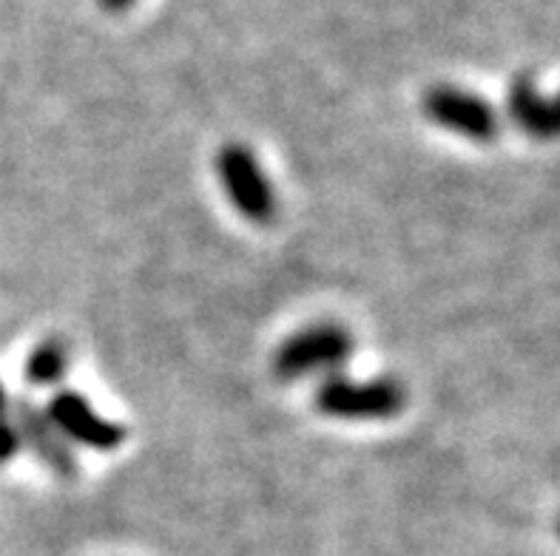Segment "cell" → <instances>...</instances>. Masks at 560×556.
<instances>
[{
    "label": "cell",
    "mask_w": 560,
    "mask_h": 556,
    "mask_svg": "<svg viewBox=\"0 0 560 556\" xmlns=\"http://www.w3.org/2000/svg\"><path fill=\"white\" fill-rule=\"evenodd\" d=\"M313 406L336 421H390L407 406V389L398 378L355 380L348 375H327L313 392Z\"/></svg>",
    "instance_id": "1"
},
{
    "label": "cell",
    "mask_w": 560,
    "mask_h": 556,
    "mask_svg": "<svg viewBox=\"0 0 560 556\" xmlns=\"http://www.w3.org/2000/svg\"><path fill=\"white\" fill-rule=\"evenodd\" d=\"M355 341L348 327L325 321V324H311L305 330L293 332L284 339L282 346L273 353V378L282 383L311 378V375H336L348 367L353 358Z\"/></svg>",
    "instance_id": "2"
},
{
    "label": "cell",
    "mask_w": 560,
    "mask_h": 556,
    "mask_svg": "<svg viewBox=\"0 0 560 556\" xmlns=\"http://www.w3.org/2000/svg\"><path fill=\"white\" fill-rule=\"evenodd\" d=\"M217 177L228 202L254 225H270L279 216V197L259 156L245 142H228L217 154Z\"/></svg>",
    "instance_id": "3"
},
{
    "label": "cell",
    "mask_w": 560,
    "mask_h": 556,
    "mask_svg": "<svg viewBox=\"0 0 560 556\" xmlns=\"http://www.w3.org/2000/svg\"><path fill=\"white\" fill-rule=\"evenodd\" d=\"M46 415L71 446L92 451H114L126 443V426L100 415L89 398L74 389H57L46 403Z\"/></svg>",
    "instance_id": "4"
},
{
    "label": "cell",
    "mask_w": 560,
    "mask_h": 556,
    "mask_svg": "<svg viewBox=\"0 0 560 556\" xmlns=\"http://www.w3.org/2000/svg\"><path fill=\"white\" fill-rule=\"evenodd\" d=\"M421 108L430 122L472 142H492L501 131V120H498V111L490 99L455 88V85L427 88Z\"/></svg>",
    "instance_id": "5"
},
{
    "label": "cell",
    "mask_w": 560,
    "mask_h": 556,
    "mask_svg": "<svg viewBox=\"0 0 560 556\" xmlns=\"http://www.w3.org/2000/svg\"><path fill=\"white\" fill-rule=\"evenodd\" d=\"M12 421L18 426V431H21L23 449L32 451L55 477H78L80 463L78 454H74V446L55 429V423L49 421L46 409L37 406L28 398H18V401H12Z\"/></svg>",
    "instance_id": "6"
},
{
    "label": "cell",
    "mask_w": 560,
    "mask_h": 556,
    "mask_svg": "<svg viewBox=\"0 0 560 556\" xmlns=\"http://www.w3.org/2000/svg\"><path fill=\"white\" fill-rule=\"evenodd\" d=\"M510 117L524 134L535 137V140H558L560 94L555 99H544L535 88L533 78H518L510 85Z\"/></svg>",
    "instance_id": "7"
},
{
    "label": "cell",
    "mask_w": 560,
    "mask_h": 556,
    "mask_svg": "<svg viewBox=\"0 0 560 556\" xmlns=\"http://www.w3.org/2000/svg\"><path fill=\"white\" fill-rule=\"evenodd\" d=\"M71 367V350L60 335L43 339L40 344L28 353L26 364H23V378L28 387L35 389H51L60 387V380L66 378Z\"/></svg>",
    "instance_id": "8"
},
{
    "label": "cell",
    "mask_w": 560,
    "mask_h": 556,
    "mask_svg": "<svg viewBox=\"0 0 560 556\" xmlns=\"http://www.w3.org/2000/svg\"><path fill=\"white\" fill-rule=\"evenodd\" d=\"M23 449L21 431L14 426V421L9 415H0V465L9 463L12 458H18V451Z\"/></svg>",
    "instance_id": "9"
},
{
    "label": "cell",
    "mask_w": 560,
    "mask_h": 556,
    "mask_svg": "<svg viewBox=\"0 0 560 556\" xmlns=\"http://www.w3.org/2000/svg\"><path fill=\"white\" fill-rule=\"evenodd\" d=\"M100 7L106 9V12L117 14V12H126V9H131L137 3V0H97Z\"/></svg>",
    "instance_id": "10"
},
{
    "label": "cell",
    "mask_w": 560,
    "mask_h": 556,
    "mask_svg": "<svg viewBox=\"0 0 560 556\" xmlns=\"http://www.w3.org/2000/svg\"><path fill=\"white\" fill-rule=\"evenodd\" d=\"M7 403H9V394L7 389L0 387V415H7Z\"/></svg>",
    "instance_id": "11"
},
{
    "label": "cell",
    "mask_w": 560,
    "mask_h": 556,
    "mask_svg": "<svg viewBox=\"0 0 560 556\" xmlns=\"http://www.w3.org/2000/svg\"><path fill=\"white\" fill-rule=\"evenodd\" d=\"M558 531H560V525H558Z\"/></svg>",
    "instance_id": "12"
}]
</instances>
